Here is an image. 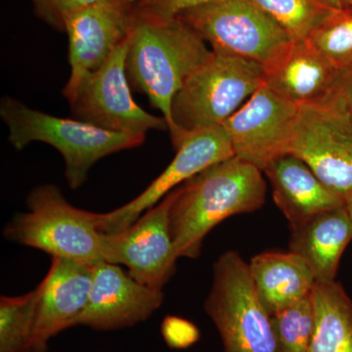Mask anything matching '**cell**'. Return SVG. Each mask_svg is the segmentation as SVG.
Returning a JSON list of instances; mask_svg holds the SVG:
<instances>
[{"label":"cell","mask_w":352,"mask_h":352,"mask_svg":"<svg viewBox=\"0 0 352 352\" xmlns=\"http://www.w3.org/2000/svg\"><path fill=\"white\" fill-rule=\"evenodd\" d=\"M263 173L234 156L176 188L170 226L179 258H198L206 236L220 222L263 208L266 197Z\"/></svg>","instance_id":"1"},{"label":"cell","mask_w":352,"mask_h":352,"mask_svg":"<svg viewBox=\"0 0 352 352\" xmlns=\"http://www.w3.org/2000/svg\"><path fill=\"white\" fill-rule=\"evenodd\" d=\"M212 50L183 21L157 22L132 16L126 55L129 83L162 113L170 136L175 132L173 99L190 76L210 59Z\"/></svg>","instance_id":"2"},{"label":"cell","mask_w":352,"mask_h":352,"mask_svg":"<svg viewBox=\"0 0 352 352\" xmlns=\"http://www.w3.org/2000/svg\"><path fill=\"white\" fill-rule=\"evenodd\" d=\"M0 117L9 131V142L18 151L32 142L52 146L63 157L69 188H80L97 162L115 153L143 144L145 135L113 132L76 119H65L28 107L12 97L0 102Z\"/></svg>","instance_id":"3"},{"label":"cell","mask_w":352,"mask_h":352,"mask_svg":"<svg viewBox=\"0 0 352 352\" xmlns=\"http://www.w3.org/2000/svg\"><path fill=\"white\" fill-rule=\"evenodd\" d=\"M261 64L212 52L175 95L171 107L173 147L191 132L222 126L263 85Z\"/></svg>","instance_id":"4"},{"label":"cell","mask_w":352,"mask_h":352,"mask_svg":"<svg viewBox=\"0 0 352 352\" xmlns=\"http://www.w3.org/2000/svg\"><path fill=\"white\" fill-rule=\"evenodd\" d=\"M27 208V212L18 214L7 224L3 232L7 240L46 252L51 258L87 264L104 261L97 212L76 208L53 184L32 189Z\"/></svg>","instance_id":"5"},{"label":"cell","mask_w":352,"mask_h":352,"mask_svg":"<svg viewBox=\"0 0 352 352\" xmlns=\"http://www.w3.org/2000/svg\"><path fill=\"white\" fill-rule=\"evenodd\" d=\"M204 308L223 352H278L271 315L259 300L249 264L237 252H224L215 261Z\"/></svg>","instance_id":"6"},{"label":"cell","mask_w":352,"mask_h":352,"mask_svg":"<svg viewBox=\"0 0 352 352\" xmlns=\"http://www.w3.org/2000/svg\"><path fill=\"white\" fill-rule=\"evenodd\" d=\"M289 154L342 200L352 197V119L339 85L323 100L300 105Z\"/></svg>","instance_id":"7"},{"label":"cell","mask_w":352,"mask_h":352,"mask_svg":"<svg viewBox=\"0 0 352 352\" xmlns=\"http://www.w3.org/2000/svg\"><path fill=\"white\" fill-rule=\"evenodd\" d=\"M212 46V52L267 64L292 38L248 0H217L178 16Z\"/></svg>","instance_id":"8"},{"label":"cell","mask_w":352,"mask_h":352,"mask_svg":"<svg viewBox=\"0 0 352 352\" xmlns=\"http://www.w3.org/2000/svg\"><path fill=\"white\" fill-rule=\"evenodd\" d=\"M127 50L129 38L105 63L83 78L68 101L72 113L76 120L120 133L146 136L150 131H168L164 117L146 112L132 97L126 74Z\"/></svg>","instance_id":"9"},{"label":"cell","mask_w":352,"mask_h":352,"mask_svg":"<svg viewBox=\"0 0 352 352\" xmlns=\"http://www.w3.org/2000/svg\"><path fill=\"white\" fill-rule=\"evenodd\" d=\"M175 197L176 189L124 230L102 233L104 261L126 266L129 274L138 283L163 291L179 258L170 226V208Z\"/></svg>","instance_id":"10"},{"label":"cell","mask_w":352,"mask_h":352,"mask_svg":"<svg viewBox=\"0 0 352 352\" xmlns=\"http://www.w3.org/2000/svg\"><path fill=\"white\" fill-rule=\"evenodd\" d=\"M298 109L263 83L222 124L235 157L263 173L277 157L289 154Z\"/></svg>","instance_id":"11"},{"label":"cell","mask_w":352,"mask_h":352,"mask_svg":"<svg viewBox=\"0 0 352 352\" xmlns=\"http://www.w3.org/2000/svg\"><path fill=\"white\" fill-rule=\"evenodd\" d=\"M234 156L230 138L223 126L191 132L176 149L175 157L166 170L142 193L112 212L98 214L99 231L111 234L124 230L183 183Z\"/></svg>","instance_id":"12"},{"label":"cell","mask_w":352,"mask_h":352,"mask_svg":"<svg viewBox=\"0 0 352 352\" xmlns=\"http://www.w3.org/2000/svg\"><path fill=\"white\" fill-rule=\"evenodd\" d=\"M131 24L129 0H107L85 7L69 18L65 28L71 66L63 90L67 100L73 98L83 78L105 63L129 38Z\"/></svg>","instance_id":"13"},{"label":"cell","mask_w":352,"mask_h":352,"mask_svg":"<svg viewBox=\"0 0 352 352\" xmlns=\"http://www.w3.org/2000/svg\"><path fill=\"white\" fill-rule=\"evenodd\" d=\"M163 291L138 283L120 265L95 264L89 298L73 327L116 331L145 322L162 307Z\"/></svg>","instance_id":"14"},{"label":"cell","mask_w":352,"mask_h":352,"mask_svg":"<svg viewBox=\"0 0 352 352\" xmlns=\"http://www.w3.org/2000/svg\"><path fill=\"white\" fill-rule=\"evenodd\" d=\"M95 264L52 258L50 270L36 287L34 352H46L50 340L67 329L87 307Z\"/></svg>","instance_id":"15"},{"label":"cell","mask_w":352,"mask_h":352,"mask_svg":"<svg viewBox=\"0 0 352 352\" xmlns=\"http://www.w3.org/2000/svg\"><path fill=\"white\" fill-rule=\"evenodd\" d=\"M263 71L264 85L300 106L332 94L344 75L308 39H292Z\"/></svg>","instance_id":"16"},{"label":"cell","mask_w":352,"mask_h":352,"mask_svg":"<svg viewBox=\"0 0 352 352\" xmlns=\"http://www.w3.org/2000/svg\"><path fill=\"white\" fill-rule=\"evenodd\" d=\"M263 173L270 180L275 204L288 219L289 226L346 205V201L327 188L307 164L293 154L277 157Z\"/></svg>","instance_id":"17"},{"label":"cell","mask_w":352,"mask_h":352,"mask_svg":"<svg viewBox=\"0 0 352 352\" xmlns=\"http://www.w3.org/2000/svg\"><path fill=\"white\" fill-rule=\"evenodd\" d=\"M289 228V252L307 263L316 282L336 281L340 258L352 240V219L346 205Z\"/></svg>","instance_id":"18"},{"label":"cell","mask_w":352,"mask_h":352,"mask_svg":"<svg viewBox=\"0 0 352 352\" xmlns=\"http://www.w3.org/2000/svg\"><path fill=\"white\" fill-rule=\"evenodd\" d=\"M250 272L259 300L268 314L286 309L311 295L316 279L294 252H261L252 258Z\"/></svg>","instance_id":"19"},{"label":"cell","mask_w":352,"mask_h":352,"mask_svg":"<svg viewBox=\"0 0 352 352\" xmlns=\"http://www.w3.org/2000/svg\"><path fill=\"white\" fill-rule=\"evenodd\" d=\"M309 352H352V302L338 282H316Z\"/></svg>","instance_id":"20"},{"label":"cell","mask_w":352,"mask_h":352,"mask_svg":"<svg viewBox=\"0 0 352 352\" xmlns=\"http://www.w3.org/2000/svg\"><path fill=\"white\" fill-rule=\"evenodd\" d=\"M38 289L0 298V352H34Z\"/></svg>","instance_id":"21"},{"label":"cell","mask_w":352,"mask_h":352,"mask_svg":"<svg viewBox=\"0 0 352 352\" xmlns=\"http://www.w3.org/2000/svg\"><path fill=\"white\" fill-rule=\"evenodd\" d=\"M286 32L292 39H307L333 12L317 0H248Z\"/></svg>","instance_id":"22"},{"label":"cell","mask_w":352,"mask_h":352,"mask_svg":"<svg viewBox=\"0 0 352 352\" xmlns=\"http://www.w3.org/2000/svg\"><path fill=\"white\" fill-rule=\"evenodd\" d=\"M308 41L342 74L352 69V8L333 10Z\"/></svg>","instance_id":"23"},{"label":"cell","mask_w":352,"mask_h":352,"mask_svg":"<svg viewBox=\"0 0 352 352\" xmlns=\"http://www.w3.org/2000/svg\"><path fill=\"white\" fill-rule=\"evenodd\" d=\"M278 352H309L314 326L311 295L272 315Z\"/></svg>","instance_id":"24"},{"label":"cell","mask_w":352,"mask_h":352,"mask_svg":"<svg viewBox=\"0 0 352 352\" xmlns=\"http://www.w3.org/2000/svg\"><path fill=\"white\" fill-rule=\"evenodd\" d=\"M217 0H129L132 16L138 19L168 22L180 14Z\"/></svg>","instance_id":"25"},{"label":"cell","mask_w":352,"mask_h":352,"mask_svg":"<svg viewBox=\"0 0 352 352\" xmlns=\"http://www.w3.org/2000/svg\"><path fill=\"white\" fill-rule=\"evenodd\" d=\"M107 0H32L34 14L58 32H65L66 23L73 14L85 7Z\"/></svg>","instance_id":"26"},{"label":"cell","mask_w":352,"mask_h":352,"mask_svg":"<svg viewBox=\"0 0 352 352\" xmlns=\"http://www.w3.org/2000/svg\"><path fill=\"white\" fill-rule=\"evenodd\" d=\"M161 333L168 346L173 349H189L201 339L200 330L193 322L173 315L162 322Z\"/></svg>","instance_id":"27"},{"label":"cell","mask_w":352,"mask_h":352,"mask_svg":"<svg viewBox=\"0 0 352 352\" xmlns=\"http://www.w3.org/2000/svg\"><path fill=\"white\" fill-rule=\"evenodd\" d=\"M339 87L351 113L352 119V69L346 72L340 78Z\"/></svg>","instance_id":"28"},{"label":"cell","mask_w":352,"mask_h":352,"mask_svg":"<svg viewBox=\"0 0 352 352\" xmlns=\"http://www.w3.org/2000/svg\"><path fill=\"white\" fill-rule=\"evenodd\" d=\"M317 1L333 10L352 8V0H317Z\"/></svg>","instance_id":"29"},{"label":"cell","mask_w":352,"mask_h":352,"mask_svg":"<svg viewBox=\"0 0 352 352\" xmlns=\"http://www.w3.org/2000/svg\"><path fill=\"white\" fill-rule=\"evenodd\" d=\"M346 208L352 219V197L351 199H349V201H346Z\"/></svg>","instance_id":"30"}]
</instances>
